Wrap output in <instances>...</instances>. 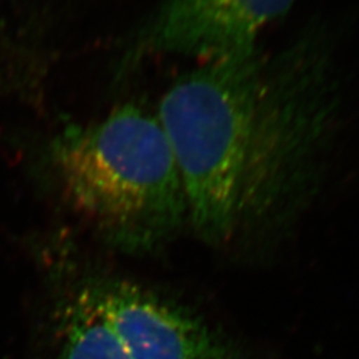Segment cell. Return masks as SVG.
Wrapping results in <instances>:
<instances>
[{
  "label": "cell",
  "instance_id": "obj_1",
  "mask_svg": "<svg viewBox=\"0 0 359 359\" xmlns=\"http://www.w3.org/2000/svg\"><path fill=\"white\" fill-rule=\"evenodd\" d=\"M51 154L72 208L121 250H154L188 219L167 135L157 117L135 104L100 121L67 127Z\"/></svg>",
  "mask_w": 359,
  "mask_h": 359
},
{
  "label": "cell",
  "instance_id": "obj_2",
  "mask_svg": "<svg viewBox=\"0 0 359 359\" xmlns=\"http://www.w3.org/2000/svg\"><path fill=\"white\" fill-rule=\"evenodd\" d=\"M265 56L258 51L205 62L180 77L157 118L172 147L188 219L210 244L231 238L241 217L246 154Z\"/></svg>",
  "mask_w": 359,
  "mask_h": 359
},
{
  "label": "cell",
  "instance_id": "obj_3",
  "mask_svg": "<svg viewBox=\"0 0 359 359\" xmlns=\"http://www.w3.org/2000/svg\"><path fill=\"white\" fill-rule=\"evenodd\" d=\"M337 87L330 53L302 39L265 57L246 154L241 216L266 215L308 188L332 139Z\"/></svg>",
  "mask_w": 359,
  "mask_h": 359
},
{
  "label": "cell",
  "instance_id": "obj_4",
  "mask_svg": "<svg viewBox=\"0 0 359 359\" xmlns=\"http://www.w3.org/2000/svg\"><path fill=\"white\" fill-rule=\"evenodd\" d=\"M90 285L130 359H246L198 316L148 289L121 280Z\"/></svg>",
  "mask_w": 359,
  "mask_h": 359
},
{
  "label": "cell",
  "instance_id": "obj_5",
  "mask_svg": "<svg viewBox=\"0 0 359 359\" xmlns=\"http://www.w3.org/2000/svg\"><path fill=\"white\" fill-rule=\"evenodd\" d=\"M295 0H167L142 34L156 53L212 62L253 51L259 32Z\"/></svg>",
  "mask_w": 359,
  "mask_h": 359
},
{
  "label": "cell",
  "instance_id": "obj_6",
  "mask_svg": "<svg viewBox=\"0 0 359 359\" xmlns=\"http://www.w3.org/2000/svg\"><path fill=\"white\" fill-rule=\"evenodd\" d=\"M59 359H130L104 316L90 283L72 295L62 310Z\"/></svg>",
  "mask_w": 359,
  "mask_h": 359
}]
</instances>
